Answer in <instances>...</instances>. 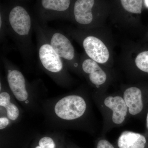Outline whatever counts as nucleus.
Here are the masks:
<instances>
[{
  "label": "nucleus",
  "mask_w": 148,
  "mask_h": 148,
  "mask_svg": "<svg viewBox=\"0 0 148 148\" xmlns=\"http://www.w3.org/2000/svg\"><path fill=\"white\" fill-rule=\"evenodd\" d=\"M95 98L103 117L104 131L122 126L130 118L128 108L121 92L111 94L95 92Z\"/></svg>",
  "instance_id": "obj_1"
},
{
  "label": "nucleus",
  "mask_w": 148,
  "mask_h": 148,
  "mask_svg": "<svg viewBox=\"0 0 148 148\" xmlns=\"http://www.w3.org/2000/svg\"><path fill=\"white\" fill-rule=\"evenodd\" d=\"M8 29L23 50H28L31 43L32 22L28 12L21 6L12 8L8 15Z\"/></svg>",
  "instance_id": "obj_2"
},
{
  "label": "nucleus",
  "mask_w": 148,
  "mask_h": 148,
  "mask_svg": "<svg viewBox=\"0 0 148 148\" xmlns=\"http://www.w3.org/2000/svg\"><path fill=\"white\" fill-rule=\"evenodd\" d=\"M121 92L130 118H145L148 110V84L124 85L121 86Z\"/></svg>",
  "instance_id": "obj_3"
},
{
  "label": "nucleus",
  "mask_w": 148,
  "mask_h": 148,
  "mask_svg": "<svg viewBox=\"0 0 148 148\" xmlns=\"http://www.w3.org/2000/svg\"><path fill=\"white\" fill-rule=\"evenodd\" d=\"M80 63L82 70L95 89V92H107L112 79L109 68L98 64L87 56Z\"/></svg>",
  "instance_id": "obj_4"
},
{
  "label": "nucleus",
  "mask_w": 148,
  "mask_h": 148,
  "mask_svg": "<svg viewBox=\"0 0 148 148\" xmlns=\"http://www.w3.org/2000/svg\"><path fill=\"white\" fill-rule=\"evenodd\" d=\"M87 104L80 95L66 96L56 103L54 111L56 115L62 119L73 121L84 116L87 110Z\"/></svg>",
  "instance_id": "obj_5"
},
{
  "label": "nucleus",
  "mask_w": 148,
  "mask_h": 148,
  "mask_svg": "<svg viewBox=\"0 0 148 148\" xmlns=\"http://www.w3.org/2000/svg\"><path fill=\"white\" fill-rule=\"evenodd\" d=\"M38 29L39 45L38 54L43 67L49 72L59 73L64 67L63 60L51 45L42 29Z\"/></svg>",
  "instance_id": "obj_6"
},
{
  "label": "nucleus",
  "mask_w": 148,
  "mask_h": 148,
  "mask_svg": "<svg viewBox=\"0 0 148 148\" xmlns=\"http://www.w3.org/2000/svg\"><path fill=\"white\" fill-rule=\"evenodd\" d=\"M82 45L88 58L107 68L110 67V52L100 38L93 35H86L82 38Z\"/></svg>",
  "instance_id": "obj_7"
},
{
  "label": "nucleus",
  "mask_w": 148,
  "mask_h": 148,
  "mask_svg": "<svg viewBox=\"0 0 148 148\" xmlns=\"http://www.w3.org/2000/svg\"><path fill=\"white\" fill-rule=\"evenodd\" d=\"M42 29L51 45L61 59L69 62H74L78 67L79 64L75 62L77 60L76 52L69 38L61 32Z\"/></svg>",
  "instance_id": "obj_8"
},
{
  "label": "nucleus",
  "mask_w": 148,
  "mask_h": 148,
  "mask_svg": "<svg viewBox=\"0 0 148 148\" xmlns=\"http://www.w3.org/2000/svg\"><path fill=\"white\" fill-rule=\"evenodd\" d=\"M95 0H77L74 6V16L75 23L79 26L88 28L94 24L92 9Z\"/></svg>",
  "instance_id": "obj_9"
},
{
  "label": "nucleus",
  "mask_w": 148,
  "mask_h": 148,
  "mask_svg": "<svg viewBox=\"0 0 148 148\" xmlns=\"http://www.w3.org/2000/svg\"><path fill=\"white\" fill-rule=\"evenodd\" d=\"M7 80L11 90L19 101H24L28 97L25 78L21 72L16 70H8Z\"/></svg>",
  "instance_id": "obj_10"
},
{
  "label": "nucleus",
  "mask_w": 148,
  "mask_h": 148,
  "mask_svg": "<svg viewBox=\"0 0 148 148\" xmlns=\"http://www.w3.org/2000/svg\"><path fill=\"white\" fill-rule=\"evenodd\" d=\"M147 140L145 136L132 131H123L118 139L119 148H145Z\"/></svg>",
  "instance_id": "obj_11"
},
{
  "label": "nucleus",
  "mask_w": 148,
  "mask_h": 148,
  "mask_svg": "<svg viewBox=\"0 0 148 148\" xmlns=\"http://www.w3.org/2000/svg\"><path fill=\"white\" fill-rule=\"evenodd\" d=\"M131 68L133 72L148 75V51L140 52L135 56Z\"/></svg>",
  "instance_id": "obj_12"
},
{
  "label": "nucleus",
  "mask_w": 148,
  "mask_h": 148,
  "mask_svg": "<svg viewBox=\"0 0 148 148\" xmlns=\"http://www.w3.org/2000/svg\"><path fill=\"white\" fill-rule=\"evenodd\" d=\"M41 4L47 10L63 12L69 8L71 0H41Z\"/></svg>",
  "instance_id": "obj_13"
},
{
  "label": "nucleus",
  "mask_w": 148,
  "mask_h": 148,
  "mask_svg": "<svg viewBox=\"0 0 148 148\" xmlns=\"http://www.w3.org/2000/svg\"><path fill=\"white\" fill-rule=\"evenodd\" d=\"M122 5L129 13L140 14L142 12L143 0H120Z\"/></svg>",
  "instance_id": "obj_14"
},
{
  "label": "nucleus",
  "mask_w": 148,
  "mask_h": 148,
  "mask_svg": "<svg viewBox=\"0 0 148 148\" xmlns=\"http://www.w3.org/2000/svg\"><path fill=\"white\" fill-rule=\"evenodd\" d=\"M6 109L8 116L10 119L14 121L17 119L19 115V110L18 108L14 104L10 103Z\"/></svg>",
  "instance_id": "obj_15"
},
{
  "label": "nucleus",
  "mask_w": 148,
  "mask_h": 148,
  "mask_svg": "<svg viewBox=\"0 0 148 148\" xmlns=\"http://www.w3.org/2000/svg\"><path fill=\"white\" fill-rule=\"evenodd\" d=\"M39 146L35 148H55V145L53 140L48 137L42 138L39 142Z\"/></svg>",
  "instance_id": "obj_16"
},
{
  "label": "nucleus",
  "mask_w": 148,
  "mask_h": 148,
  "mask_svg": "<svg viewBox=\"0 0 148 148\" xmlns=\"http://www.w3.org/2000/svg\"><path fill=\"white\" fill-rule=\"evenodd\" d=\"M10 97L8 92H1L0 94V106L4 108H6L10 104Z\"/></svg>",
  "instance_id": "obj_17"
},
{
  "label": "nucleus",
  "mask_w": 148,
  "mask_h": 148,
  "mask_svg": "<svg viewBox=\"0 0 148 148\" xmlns=\"http://www.w3.org/2000/svg\"><path fill=\"white\" fill-rule=\"evenodd\" d=\"M97 148H115L110 142L106 139H101L98 141Z\"/></svg>",
  "instance_id": "obj_18"
},
{
  "label": "nucleus",
  "mask_w": 148,
  "mask_h": 148,
  "mask_svg": "<svg viewBox=\"0 0 148 148\" xmlns=\"http://www.w3.org/2000/svg\"><path fill=\"white\" fill-rule=\"evenodd\" d=\"M9 124V121L7 118L5 117H1L0 118V129L5 128Z\"/></svg>",
  "instance_id": "obj_19"
},
{
  "label": "nucleus",
  "mask_w": 148,
  "mask_h": 148,
  "mask_svg": "<svg viewBox=\"0 0 148 148\" xmlns=\"http://www.w3.org/2000/svg\"><path fill=\"white\" fill-rule=\"evenodd\" d=\"M146 126L148 132V110L146 116Z\"/></svg>",
  "instance_id": "obj_20"
},
{
  "label": "nucleus",
  "mask_w": 148,
  "mask_h": 148,
  "mask_svg": "<svg viewBox=\"0 0 148 148\" xmlns=\"http://www.w3.org/2000/svg\"><path fill=\"white\" fill-rule=\"evenodd\" d=\"M145 1L146 4H147V5L148 6V0H145Z\"/></svg>",
  "instance_id": "obj_21"
}]
</instances>
